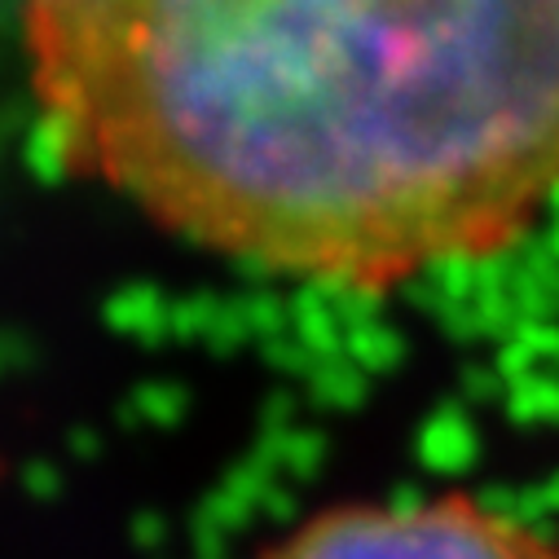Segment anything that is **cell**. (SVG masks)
<instances>
[{
  "instance_id": "1",
  "label": "cell",
  "mask_w": 559,
  "mask_h": 559,
  "mask_svg": "<svg viewBox=\"0 0 559 559\" xmlns=\"http://www.w3.org/2000/svg\"><path fill=\"white\" fill-rule=\"evenodd\" d=\"M58 159L216 255L396 287L559 194V0H27Z\"/></svg>"
},
{
  "instance_id": "2",
  "label": "cell",
  "mask_w": 559,
  "mask_h": 559,
  "mask_svg": "<svg viewBox=\"0 0 559 559\" xmlns=\"http://www.w3.org/2000/svg\"><path fill=\"white\" fill-rule=\"evenodd\" d=\"M260 559H559V542L467 493H437L326 507Z\"/></svg>"
}]
</instances>
